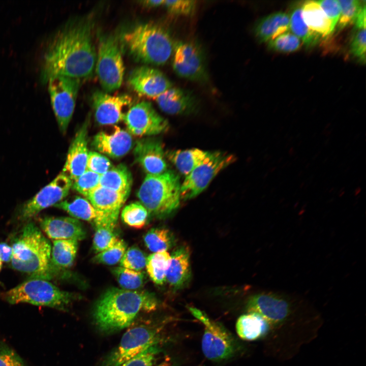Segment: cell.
Returning <instances> with one entry per match:
<instances>
[{
  "instance_id": "40",
  "label": "cell",
  "mask_w": 366,
  "mask_h": 366,
  "mask_svg": "<svg viewBox=\"0 0 366 366\" xmlns=\"http://www.w3.org/2000/svg\"><path fill=\"white\" fill-rule=\"evenodd\" d=\"M100 175L86 170L73 181L72 188L85 197L100 186Z\"/></svg>"
},
{
  "instance_id": "6",
  "label": "cell",
  "mask_w": 366,
  "mask_h": 366,
  "mask_svg": "<svg viewBox=\"0 0 366 366\" xmlns=\"http://www.w3.org/2000/svg\"><path fill=\"white\" fill-rule=\"evenodd\" d=\"M2 298L12 304L28 303L66 311L75 297L60 290L47 280L29 278L3 293Z\"/></svg>"
},
{
  "instance_id": "31",
  "label": "cell",
  "mask_w": 366,
  "mask_h": 366,
  "mask_svg": "<svg viewBox=\"0 0 366 366\" xmlns=\"http://www.w3.org/2000/svg\"><path fill=\"white\" fill-rule=\"evenodd\" d=\"M77 240L60 239L53 241L51 264L53 267L66 268L72 265L77 254Z\"/></svg>"
},
{
  "instance_id": "8",
  "label": "cell",
  "mask_w": 366,
  "mask_h": 366,
  "mask_svg": "<svg viewBox=\"0 0 366 366\" xmlns=\"http://www.w3.org/2000/svg\"><path fill=\"white\" fill-rule=\"evenodd\" d=\"M235 159L233 155L227 152L209 151L204 159L186 176L181 185V199H190L198 196L221 170Z\"/></svg>"
},
{
  "instance_id": "49",
  "label": "cell",
  "mask_w": 366,
  "mask_h": 366,
  "mask_svg": "<svg viewBox=\"0 0 366 366\" xmlns=\"http://www.w3.org/2000/svg\"><path fill=\"white\" fill-rule=\"evenodd\" d=\"M362 4L353 20L356 26L359 29L365 28V3Z\"/></svg>"
},
{
  "instance_id": "45",
  "label": "cell",
  "mask_w": 366,
  "mask_h": 366,
  "mask_svg": "<svg viewBox=\"0 0 366 366\" xmlns=\"http://www.w3.org/2000/svg\"><path fill=\"white\" fill-rule=\"evenodd\" d=\"M163 5L171 14L177 15H191L195 11V1H164Z\"/></svg>"
},
{
  "instance_id": "27",
  "label": "cell",
  "mask_w": 366,
  "mask_h": 366,
  "mask_svg": "<svg viewBox=\"0 0 366 366\" xmlns=\"http://www.w3.org/2000/svg\"><path fill=\"white\" fill-rule=\"evenodd\" d=\"M269 325L267 321L259 315L249 313L238 318L236 323V330L241 339L254 341L267 334Z\"/></svg>"
},
{
  "instance_id": "22",
  "label": "cell",
  "mask_w": 366,
  "mask_h": 366,
  "mask_svg": "<svg viewBox=\"0 0 366 366\" xmlns=\"http://www.w3.org/2000/svg\"><path fill=\"white\" fill-rule=\"evenodd\" d=\"M42 230L51 239L81 240L86 237L85 229L78 219L70 217H45L39 220Z\"/></svg>"
},
{
  "instance_id": "52",
  "label": "cell",
  "mask_w": 366,
  "mask_h": 366,
  "mask_svg": "<svg viewBox=\"0 0 366 366\" xmlns=\"http://www.w3.org/2000/svg\"><path fill=\"white\" fill-rule=\"evenodd\" d=\"M2 262H3V261H2V260H1V258H0V271H1V270L2 266Z\"/></svg>"
},
{
  "instance_id": "14",
  "label": "cell",
  "mask_w": 366,
  "mask_h": 366,
  "mask_svg": "<svg viewBox=\"0 0 366 366\" xmlns=\"http://www.w3.org/2000/svg\"><path fill=\"white\" fill-rule=\"evenodd\" d=\"M124 121L129 132L139 137L159 134L169 128L168 121L147 101H142L130 107Z\"/></svg>"
},
{
  "instance_id": "51",
  "label": "cell",
  "mask_w": 366,
  "mask_h": 366,
  "mask_svg": "<svg viewBox=\"0 0 366 366\" xmlns=\"http://www.w3.org/2000/svg\"><path fill=\"white\" fill-rule=\"evenodd\" d=\"M164 0H145L140 1L141 4L146 7H157L163 5Z\"/></svg>"
},
{
  "instance_id": "30",
  "label": "cell",
  "mask_w": 366,
  "mask_h": 366,
  "mask_svg": "<svg viewBox=\"0 0 366 366\" xmlns=\"http://www.w3.org/2000/svg\"><path fill=\"white\" fill-rule=\"evenodd\" d=\"M208 152L193 148L168 151L165 155L180 173L187 176L204 159Z\"/></svg>"
},
{
  "instance_id": "10",
  "label": "cell",
  "mask_w": 366,
  "mask_h": 366,
  "mask_svg": "<svg viewBox=\"0 0 366 366\" xmlns=\"http://www.w3.org/2000/svg\"><path fill=\"white\" fill-rule=\"evenodd\" d=\"M47 82L51 106L59 130L65 134L74 112L81 79L56 75Z\"/></svg>"
},
{
  "instance_id": "42",
  "label": "cell",
  "mask_w": 366,
  "mask_h": 366,
  "mask_svg": "<svg viewBox=\"0 0 366 366\" xmlns=\"http://www.w3.org/2000/svg\"><path fill=\"white\" fill-rule=\"evenodd\" d=\"M338 2L341 9L339 26L342 28L353 21L361 4L357 0H339Z\"/></svg>"
},
{
  "instance_id": "4",
  "label": "cell",
  "mask_w": 366,
  "mask_h": 366,
  "mask_svg": "<svg viewBox=\"0 0 366 366\" xmlns=\"http://www.w3.org/2000/svg\"><path fill=\"white\" fill-rule=\"evenodd\" d=\"M119 40L132 57L145 64L163 65L173 52L174 45L169 34L152 23L131 26L122 33Z\"/></svg>"
},
{
  "instance_id": "50",
  "label": "cell",
  "mask_w": 366,
  "mask_h": 366,
  "mask_svg": "<svg viewBox=\"0 0 366 366\" xmlns=\"http://www.w3.org/2000/svg\"><path fill=\"white\" fill-rule=\"evenodd\" d=\"M13 254L11 246L5 242L0 243V258L5 262H11Z\"/></svg>"
},
{
  "instance_id": "33",
  "label": "cell",
  "mask_w": 366,
  "mask_h": 366,
  "mask_svg": "<svg viewBox=\"0 0 366 366\" xmlns=\"http://www.w3.org/2000/svg\"><path fill=\"white\" fill-rule=\"evenodd\" d=\"M143 240L146 247L154 253L167 251L174 242L171 232L164 228L150 229L144 235Z\"/></svg>"
},
{
  "instance_id": "28",
  "label": "cell",
  "mask_w": 366,
  "mask_h": 366,
  "mask_svg": "<svg viewBox=\"0 0 366 366\" xmlns=\"http://www.w3.org/2000/svg\"><path fill=\"white\" fill-rule=\"evenodd\" d=\"M301 12L303 20L314 32L324 36L332 32L329 20L317 1L305 2Z\"/></svg>"
},
{
  "instance_id": "32",
  "label": "cell",
  "mask_w": 366,
  "mask_h": 366,
  "mask_svg": "<svg viewBox=\"0 0 366 366\" xmlns=\"http://www.w3.org/2000/svg\"><path fill=\"white\" fill-rule=\"evenodd\" d=\"M170 260V255L167 251L154 253L147 257L146 270L155 284L162 285L166 281Z\"/></svg>"
},
{
  "instance_id": "46",
  "label": "cell",
  "mask_w": 366,
  "mask_h": 366,
  "mask_svg": "<svg viewBox=\"0 0 366 366\" xmlns=\"http://www.w3.org/2000/svg\"><path fill=\"white\" fill-rule=\"evenodd\" d=\"M0 366H26L20 356L5 344H0Z\"/></svg>"
},
{
  "instance_id": "38",
  "label": "cell",
  "mask_w": 366,
  "mask_h": 366,
  "mask_svg": "<svg viewBox=\"0 0 366 366\" xmlns=\"http://www.w3.org/2000/svg\"><path fill=\"white\" fill-rule=\"evenodd\" d=\"M127 248L125 242L119 239L112 247L98 253L93 259L94 262L112 265L120 262Z\"/></svg>"
},
{
  "instance_id": "48",
  "label": "cell",
  "mask_w": 366,
  "mask_h": 366,
  "mask_svg": "<svg viewBox=\"0 0 366 366\" xmlns=\"http://www.w3.org/2000/svg\"><path fill=\"white\" fill-rule=\"evenodd\" d=\"M365 29H359L351 44V51L355 56L364 62L365 59Z\"/></svg>"
},
{
  "instance_id": "29",
  "label": "cell",
  "mask_w": 366,
  "mask_h": 366,
  "mask_svg": "<svg viewBox=\"0 0 366 366\" xmlns=\"http://www.w3.org/2000/svg\"><path fill=\"white\" fill-rule=\"evenodd\" d=\"M132 184L131 173L123 164L112 167L100 176V186L128 196Z\"/></svg>"
},
{
  "instance_id": "5",
  "label": "cell",
  "mask_w": 366,
  "mask_h": 366,
  "mask_svg": "<svg viewBox=\"0 0 366 366\" xmlns=\"http://www.w3.org/2000/svg\"><path fill=\"white\" fill-rule=\"evenodd\" d=\"M180 187L179 176L169 170L160 174H147L137 195L149 215L164 217L178 207Z\"/></svg>"
},
{
  "instance_id": "17",
  "label": "cell",
  "mask_w": 366,
  "mask_h": 366,
  "mask_svg": "<svg viewBox=\"0 0 366 366\" xmlns=\"http://www.w3.org/2000/svg\"><path fill=\"white\" fill-rule=\"evenodd\" d=\"M249 313L256 314L270 325L284 321L290 312V305L284 298L273 293H260L251 296L247 304Z\"/></svg>"
},
{
  "instance_id": "23",
  "label": "cell",
  "mask_w": 366,
  "mask_h": 366,
  "mask_svg": "<svg viewBox=\"0 0 366 366\" xmlns=\"http://www.w3.org/2000/svg\"><path fill=\"white\" fill-rule=\"evenodd\" d=\"M155 99L159 108L170 115H187L195 111L197 102L189 91L179 87H171Z\"/></svg>"
},
{
  "instance_id": "39",
  "label": "cell",
  "mask_w": 366,
  "mask_h": 366,
  "mask_svg": "<svg viewBox=\"0 0 366 366\" xmlns=\"http://www.w3.org/2000/svg\"><path fill=\"white\" fill-rule=\"evenodd\" d=\"M300 39L290 32H286L269 41V48L280 52H292L300 47Z\"/></svg>"
},
{
  "instance_id": "15",
  "label": "cell",
  "mask_w": 366,
  "mask_h": 366,
  "mask_svg": "<svg viewBox=\"0 0 366 366\" xmlns=\"http://www.w3.org/2000/svg\"><path fill=\"white\" fill-rule=\"evenodd\" d=\"M92 102L96 121L101 125L113 126L124 120L133 102L127 94L111 95L97 90L92 95Z\"/></svg>"
},
{
  "instance_id": "37",
  "label": "cell",
  "mask_w": 366,
  "mask_h": 366,
  "mask_svg": "<svg viewBox=\"0 0 366 366\" xmlns=\"http://www.w3.org/2000/svg\"><path fill=\"white\" fill-rule=\"evenodd\" d=\"M93 248L97 254L114 246L119 240L113 228L108 227H95Z\"/></svg>"
},
{
  "instance_id": "25",
  "label": "cell",
  "mask_w": 366,
  "mask_h": 366,
  "mask_svg": "<svg viewBox=\"0 0 366 366\" xmlns=\"http://www.w3.org/2000/svg\"><path fill=\"white\" fill-rule=\"evenodd\" d=\"M128 197L99 186L86 198L96 209L118 219L120 209Z\"/></svg>"
},
{
  "instance_id": "11",
  "label": "cell",
  "mask_w": 366,
  "mask_h": 366,
  "mask_svg": "<svg viewBox=\"0 0 366 366\" xmlns=\"http://www.w3.org/2000/svg\"><path fill=\"white\" fill-rule=\"evenodd\" d=\"M160 339L158 331L151 326L134 327L124 334L100 366H120L145 350L158 346Z\"/></svg>"
},
{
  "instance_id": "12",
  "label": "cell",
  "mask_w": 366,
  "mask_h": 366,
  "mask_svg": "<svg viewBox=\"0 0 366 366\" xmlns=\"http://www.w3.org/2000/svg\"><path fill=\"white\" fill-rule=\"evenodd\" d=\"M172 67L180 77L194 81L207 79L205 58L200 46L192 42H178L174 45Z\"/></svg>"
},
{
  "instance_id": "7",
  "label": "cell",
  "mask_w": 366,
  "mask_h": 366,
  "mask_svg": "<svg viewBox=\"0 0 366 366\" xmlns=\"http://www.w3.org/2000/svg\"><path fill=\"white\" fill-rule=\"evenodd\" d=\"M95 70L105 92H114L120 86L125 66L118 39L114 35L100 37Z\"/></svg>"
},
{
  "instance_id": "36",
  "label": "cell",
  "mask_w": 366,
  "mask_h": 366,
  "mask_svg": "<svg viewBox=\"0 0 366 366\" xmlns=\"http://www.w3.org/2000/svg\"><path fill=\"white\" fill-rule=\"evenodd\" d=\"M149 213L140 202H135L126 205L121 213L123 221L130 227L141 228L147 222Z\"/></svg>"
},
{
  "instance_id": "9",
  "label": "cell",
  "mask_w": 366,
  "mask_h": 366,
  "mask_svg": "<svg viewBox=\"0 0 366 366\" xmlns=\"http://www.w3.org/2000/svg\"><path fill=\"white\" fill-rule=\"evenodd\" d=\"M189 310L204 325L201 348L205 357L218 361L232 357L236 351V345L231 334L201 310L193 307L189 308Z\"/></svg>"
},
{
  "instance_id": "1",
  "label": "cell",
  "mask_w": 366,
  "mask_h": 366,
  "mask_svg": "<svg viewBox=\"0 0 366 366\" xmlns=\"http://www.w3.org/2000/svg\"><path fill=\"white\" fill-rule=\"evenodd\" d=\"M94 19L90 16L70 20L54 35L44 53L42 81L63 75L80 79L90 77L97 52L93 41Z\"/></svg>"
},
{
  "instance_id": "41",
  "label": "cell",
  "mask_w": 366,
  "mask_h": 366,
  "mask_svg": "<svg viewBox=\"0 0 366 366\" xmlns=\"http://www.w3.org/2000/svg\"><path fill=\"white\" fill-rule=\"evenodd\" d=\"M147 257L139 248L133 246L127 249L120 261L121 267L141 271L146 266Z\"/></svg>"
},
{
  "instance_id": "47",
  "label": "cell",
  "mask_w": 366,
  "mask_h": 366,
  "mask_svg": "<svg viewBox=\"0 0 366 366\" xmlns=\"http://www.w3.org/2000/svg\"><path fill=\"white\" fill-rule=\"evenodd\" d=\"M322 9L331 23L332 31L339 21L341 9L338 1L323 0L317 1Z\"/></svg>"
},
{
  "instance_id": "43",
  "label": "cell",
  "mask_w": 366,
  "mask_h": 366,
  "mask_svg": "<svg viewBox=\"0 0 366 366\" xmlns=\"http://www.w3.org/2000/svg\"><path fill=\"white\" fill-rule=\"evenodd\" d=\"M112 167L111 162L106 156L96 151H89L86 170L102 175Z\"/></svg>"
},
{
  "instance_id": "16",
  "label": "cell",
  "mask_w": 366,
  "mask_h": 366,
  "mask_svg": "<svg viewBox=\"0 0 366 366\" xmlns=\"http://www.w3.org/2000/svg\"><path fill=\"white\" fill-rule=\"evenodd\" d=\"M128 82L138 95L154 99L172 87L171 82L161 71L146 66L133 69Z\"/></svg>"
},
{
  "instance_id": "44",
  "label": "cell",
  "mask_w": 366,
  "mask_h": 366,
  "mask_svg": "<svg viewBox=\"0 0 366 366\" xmlns=\"http://www.w3.org/2000/svg\"><path fill=\"white\" fill-rule=\"evenodd\" d=\"M159 352L158 346L151 347L120 366H158L156 362Z\"/></svg>"
},
{
  "instance_id": "3",
  "label": "cell",
  "mask_w": 366,
  "mask_h": 366,
  "mask_svg": "<svg viewBox=\"0 0 366 366\" xmlns=\"http://www.w3.org/2000/svg\"><path fill=\"white\" fill-rule=\"evenodd\" d=\"M11 247L13 268L29 274V278L51 279V246L34 223L27 222Z\"/></svg>"
},
{
  "instance_id": "21",
  "label": "cell",
  "mask_w": 366,
  "mask_h": 366,
  "mask_svg": "<svg viewBox=\"0 0 366 366\" xmlns=\"http://www.w3.org/2000/svg\"><path fill=\"white\" fill-rule=\"evenodd\" d=\"M54 206L65 210L74 218L92 223L95 227L114 229L117 222L118 219L98 210L87 199L78 196L70 201H60Z\"/></svg>"
},
{
  "instance_id": "13",
  "label": "cell",
  "mask_w": 366,
  "mask_h": 366,
  "mask_svg": "<svg viewBox=\"0 0 366 366\" xmlns=\"http://www.w3.org/2000/svg\"><path fill=\"white\" fill-rule=\"evenodd\" d=\"M72 182L67 175L60 172L33 198L21 205L18 212L19 220H29L42 210L60 202L68 195Z\"/></svg>"
},
{
  "instance_id": "19",
  "label": "cell",
  "mask_w": 366,
  "mask_h": 366,
  "mask_svg": "<svg viewBox=\"0 0 366 366\" xmlns=\"http://www.w3.org/2000/svg\"><path fill=\"white\" fill-rule=\"evenodd\" d=\"M92 145L101 154L120 158L132 148L133 140L129 132L114 125L109 130L98 133L94 137Z\"/></svg>"
},
{
  "instance_id": "18",
  "label": "cell",
  "mask_w": 366,
  "mask_h": 366,
  "mask_svg": "<svg viewBox=\"0 0 366 366\" xmlns=\"http://www.w3.org/2000/svg\"><path fill=\"white\" fill-rule=\"evenodd\" d=\"M90 116L87 117L78 130L70 146L62 172L72 181L86 170L88 156V129Z\"/></svg>"
},
{
  "instance_id": "2",
  "label": "cell",
  "mask_w": 366,
  "mask_h": 366,
  "mask_svg": "<svg viewBox=\"0 0 366 366\" xmlns=\"http://www.w3.org/2000/svg\"><path fill=\"white\" fill-rule=\"evenodd\" d=\"M158 304L156 297L149 292L110 288L95 304L94 322L101 332L113 333L128 327L140 312L154 311Z\"/></svg>"
},
{
  "instance_id": "26",
  "label": "cell",
  "mask_w": 366,
  "mask_h": 366,
  "mask_svg": "<svg viewBox=\"0 0 366 366\" xmlns=\"http://www.w3.org/2000/svg\"><path fill=\"white\" fill-rule=\"evenodd\" d=\"M289 26L288 15L284 12H276L262 18L257 24L255 33L260 41H269L287 32Z\"/></svg>"
},
{
  "instance_id": "34",
  "label": "cell",
  "mask_w": 366,
  "mask_h": 366,
  "mask_svg": "<svg viewBox=\"0 0 366 366\" xmlns=\"http://www.w3.org/2000/svg\"><path fill=\"white\" fill-rule=\"evenodd\" d=\"M289 18V28L305 45L312 46L317 42L319 35L311 30L304 22L301 8L298 7L293 9Z\"/></svg>"
},
{
  "instance_id": "20",
  "label": "cell",
  "mask_w": 366,
  "mask_h": 366,
  "mask_svg": "<svg viewBox=\"0 0 366 366\" xmlns=\"http://www.w3.org/2000/svg\"><path fill=\"white\" fill-rule=\"evenodd\" d=\"M134 155L147 174L158 175L167 171V164L163 144L157 139L148 138L138 141L135 146Z\"/></svg>"
},
{
  "instance_id": "35",
  "label": "cell",
  "mask_w": 366,
  "mask_h": 366,
  "mask_svg": "<svg viewBox=\"0 0 366 366\" xmlns=\"http://www.w3.org/2000/svg\"><path fill=\"white\" fill-rule=\"evenodd\" d=\"M112 271L119 286L125 290L139 289L143 286L145 281V274L141 271L120 266L114 268Z\"/></svg>"
},
{
  "instance_id": "24",
  "label": "cell",
  "mask_w": 366,
  "mask_h": 366,
  "mask_svg": "<svg viewBox=\"0 0 366 366\" xmlns=\"http://www.w3.org/2000/svg\"><path fill=\"white\" fill-rule=\"evenodd\" d=\"M191 276L190 253L184 246L176 248L170 256L166 279L175 289L182 287Z\"/></svg>"
}]
</instances>
